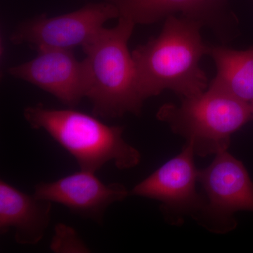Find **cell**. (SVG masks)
<instances>
[{"instance_id": "cell-1", "label": "cell", "mask_w": 253, "mask_h": 253, "mask_svg": "<svg viewBox=\"0 0 253 253\" xmlns=\"http://www.w3.org/2000/svg\"><path fill=\"white\" fill-rule=\"evenodd\" d=\"M204 24L194 18L170 15L157 38L131 52L138 89L144 101L166 89L182 99L206 91L208 77L200 66L209 49L201 37Z\"/></svg>"}, {"instance_id": "cell-2", "label": "cell", "mask_w": 253, "mask_h": 253, "mask_svg": "<svg viewBox=\"0 0 253 253\" xmlns=\"http://www.w3.org/2000/svg\"><path fill=\"white\" fill-rule=\"evenodd\" d=\"M135 23L120 16L118 24L103 28L83 46L86 73V98L96 117L116 118L126 113L139 116L141 97L131 53L128 49Z\"/></svg>"}, {"instance_id": "cell-3", "label": "cell", "mask_w": 253, "mask_h": 253, "mask_svg": "<svg viewBox=\"0 0 253 253\" xmlns=\"http://www.w3.org/2000/svg\"><path fill=\"white\" fill-rule=\"evenodd\" d=\"M23 116L33 129L45 131L72 155L83 170L96 173L109 162L127 169L140 163L139 150L123 138L124 126H108L71 108L51 109L41 104L28 106Z\"/></svg>"}, {"instance_id": "cell-4", "label": "cell", "mask_w": 253, "mask_h": 253, "mask_svg": "<svg viewBox=\"0 0 253 253\" xmlns=\"http://www.w3.org/2000/svg\"><path fill=\"white\" fill-rule=\"evenodd\" d=\"M156 118L192 145L201 157L229 149L231 136L253 120L251 104L208 87L203 94L163 105Z\"/></svg>"}, {"instance_id": "cell-5", "label": "cell", "mask_w": 253, "mask_h": 253, "mask_svg": "<svg viewBox=\"0 0 253 253\" xmlns=\"http://www.w3.org/2000/svg\"><path fill=\"white\" fill-rule=\"evenodd\" d=\"M198 182L206 193V201L195 220L210 232L225 234L236 229L235 213L253 212V183L244 165L228 150L199 169Z\"/></svg>"}, {"instance_id": "cell-6", "label": "cell", "mask_w": 253, "mask_h": 253, "mask_svg": "<svg viewBox=\"0 0 253 253\" xmlns=\"http://www.w3.org/2000/svg\"><path fill=\"white\" fill-rule=\"evenodd\" d=\"M194 156L192 145L186 143L179 154L136 184L130 195L160 201L163 217L172 225H181L188 216L194 219L206 201L196 190L199 169Z\"/></svg>"}, {"instance_id": "cell-7", "label": "cell", "mask_w": 253, "mask_h": 253, "mask_svg": "<svg viewBox=\"0 0 253 253\" xmlns=\"http://www.w3.org/2000/svg\"><path fill=\"white\" fill-rule=\"evenodd\" d=\"M120 17L119 10L111 1L89 4L68 14L41 16L20 25L11 36L16 45L27 44L38 51L44 49L72 50L83 47L109 20Z\"/></svg>"}, {"instance_id": "cell-8", "label": "cell", "mask_w": 253, "mask_h": 253, "mask_svg": "<svg viewBox=\"0 0 253 253\" xmlns=\"http://www.w3.org/2000/svg\"><path fill=\"white\" fill-rule=\"evenodd\" d=\"M37 52L31 61L9 68V74L41 88L74 109L86 97L84 62L78 61L71 50L44 49Z\"/></svg>"}, {"instance_id": "cell-9", "label": "cell", "mask_w": 253, "mask_h": 253, "mask_svg": "<svg viewBox=\"0 0 253 253\" xmlns=\"http://www.w3.org/2000/svg\"><path fill=\"white\" fill-rule=\"evenodd\" d=\"M34 194L40 199L63 205L80 217L101 224L107 208L126 199L130 191L121 183L106 184L95 172L81 169L52 182L37 184Z\"/></svg>"}, {"instance_id": "cell-10", "label": "cell", "mask_w": 253, "mask_h": 253, "mask_svg": "<svg viewBox=\"0 0 253 253\" xmlns=\"http://www.w3.org/2000/svg\"><path fill=\"white\" fill-rule=\"evenodd\" d=\"M52 203L20 191L0 181V234L14 229L20 245H36L45 235L51 221Z\"/></svg>"}, {"instance_id": "cell-11", "label": "cell", "mask_w": 253, "mask_h": 253, "mask_svg": "<svg viewBox=\"0 0 253 253\" xmlns=\"http://www.w3.org/2000/svg\"><path fill=\"white\" fill-rule=\"evenodd\" d=\"M208 54L217 68V74L209 87L252 104L253 48L237 51L223 46H209Z\"/></svg>"}, {"instance_id": "cell-12", "label": "cell", "mask_w": 253, "mask_h": 253, "mask_svg": "<svg viewBox=\"0 0 253 253\" xmlns=\"http://www.w3.org/2000/svg\"><path fill=\"white\" fill-rule=\"evenodd\" d=\"M117 6L120 16L135 24H152L174 13L199 20L206 24L214 1L211 0H109Z\"/></svg>"}, {"instance_id": "cell-13", "label": "cell", "mask_w": 253, "mask_h": 253, "mask_svg": "<svg viewBox=\"0 0 253 253\" xmlns=\"http://www.w3.org/2000/svg\"><path fill=\"white\" fill-rule=\"evenodd\" d=\"M50 249L54 253H90V249L78 235L76 229L63 223L54 228V235L50 244Z\"/></svg>"}, {"instance_id": "cell-14", "label": "cell", "mask_w": 253, "mask_h": 253, "mask_svg": "<svg viewBox=\"0 0 253 253\" xmlns=\"http://www.w3.org/2000/svg\"><path fill=\"white\" fill-rule=\"evenodd\" d=\"M251 108H252L253 120V103L251 104Z\"/></svg>"}, {"instance_id": "cell-15", "label": "cell", "mask_w": 253, "mask_h": 253, "mask_svg": "<svg viewBox=\"0 0 253 253\" xmlns=\"http://www.w3.org/2000/svg\"><path fill=\"white\" fill-rule=\"evenodd\" d=\"M211 1H214V2L216 3V1H217V0H211Z\"/></svg>"}]
</instances>
